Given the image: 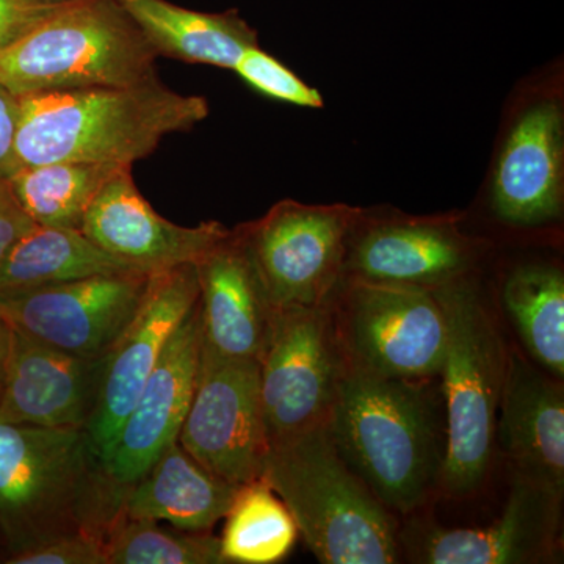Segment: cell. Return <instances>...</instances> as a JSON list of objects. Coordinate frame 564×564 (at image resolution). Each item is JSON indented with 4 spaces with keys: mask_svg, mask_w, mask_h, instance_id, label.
Returning <instances> with one entry per match:
<instances>
[{
    "mask_svg": "<svg viewBox=\"0 0 564 564\" xmlns=\"http://www.w3.org/2000/svg\"><path fill=\"white\" fill-rule=\"evenodd\" d=\"M128 488L115 484L80 429L0 419V549L3 562L76 534L106 538Z\"/></svg>",
    "mask_w": 564,
    "mask_h": 564,
    "instance_id": "obj_1",
    "label": "cell"
},
{
    "mask_svg": "<svg viewBox=\"0 0 564 564\" xmlns=\"http://www.w3.org/2000/svg\"><path fill=\"white\" fill-rule=\"evenodd\" d=\"M20 104L18 169L51 162L132 169L166 135L192 131L209 115L206 98L174 91L159 77L124 87L24 95Z\"/></svg>",
    "mask_w": 564,
    "mask_h": 564,
    "instance_id": "obj_2",
    "label": "cell"
},
{
    "mask_svg": "<svg viewBox=\"0 0 564 564\" xmlns=\"http://www.w3.org/2000/svg\"><path fill=\"white\" fill-rule=\"evenodd\" d=\"M425 380H403L345 364L329 411L334 445L389 510L422 507L443 480L445 429Z\"/></svg>",
    "mask_w": 564,
    "mask_h": 564,
    "instance_id": "obj_3",
    "label": "cell"
},
{
    "mask_svg": "<svg viewBox=\"0 0 564 564\" xmlns=\"http://www.w3.org/2000/svg\"><path fill=\"white\" fill-rule=\"evenodd\" d=\"M263 480L291 511L323 564H392L402 558L391 510L348 466L326 425L274 445Z\"/></svg>",
    "mask_w": 564,
    "mask_h": 564,
    "instance_id": "obj_4",
    "label": "cell"
},
{
    "mask_svg": "<svg viewBox=\"0 0 564 564\" xmlns=\"http://www.w3.org/2000/svg\"><path fill=\"white\" fill-rule=\"evenodd\" d=\"M158 54L120 0H62L0 47V87L17 96L124 87L158 77Z\"/></svg>",
    "mask_w": 564,
    "mask_h": 564,
    "instance_id": "obj_5",
    "label": "cell"
},
{
    "mask_svg": "<svg viewBox=\"0 0 564 564\" xmlns=\"http://www.w3.org/2000/svg\"><path fill=\"white\" fill-rule=\"evenodd\" d=\"M433 291L447 318L440 370L445 403L441 486L464 497L481 488L491 467L508 352L480 292L466 278Z\"/></svg>",
    "mask_w": 564,
    "mask_h": 564,
    "instance_id": "obj_6",
    "label": "cell"
},
{
    "mask_svg": "<svg viewBox=\"0 0 564 564\" xmlns=\"http://www.w3.org/2000/svg\"><path fill=\"white\" fill-rule=\"evenodd\" d=\"M329 310L352 369L403 380L440 375L447 318L433 289L344 280Z\"/></svg>",
    "mask_w": 564,
    "mask_h": 564,
    "instance_id": "obj_7",
    "label": "cell"
},
{
    "mask_svg": "<svg viewBox=\"0 0 564 564\" xmlns=\"http://www.w3.org/2000/svg\"><path fill=\"white\" fill-rule=\"evenodd\" d=\"M362 210L285 199L261 220L239 226L274 311L329 306L345 276L352 228Z\"/></svg>",
    "mask_w": 564,
    "mask_h": 564,
    "instance_id": "obj_8",
    "label": "cell"
},
{
    "mask_svg": "<svg viewBox=\"0 0 564 564\" xmlns=\"http://www.w3.org/2000/svg\"><path fill=\"white\" fill-rule=\"evenodd\" d=\"M344 370L329 306L274 313L272 332L259 358L270 448L325 425Z\"/></svg>",
    "mask_w": 564,
    "mask_h": 564,
    "instance_id": "obj_9",
    "label": "cell"
},
{
    "mask_svg": "<svg viewBox=\"0 0 564 564\" xmlns=\"http://www.w3.org/2000/svg\"><path fill=\"white\" fill-rule=\"evenodd\" d=\"M177 443L204 469L228 484L261 480L270 444L259 361L202 351L198 380Z\"/></svg>",
    "mask_w": 564,
    "mask_h": 564,
    "instance_id": "obj_10",
    "label": "cell"
},
{
    "mask_svg": "<svg viewBox=\"0 0 564 564\" xmlns=\"http://www.w3.org/2000/svg\"><path fill=\"white\" fill-rule=\"evenodd\" d=\"M151 273L96 274L0 293V317L25 336L74 355L101 358L143 303Z\"/></svg>",
    "mask_w": 564,
    "mask_h": 564,
    "instance_id": "obj_11",
    "label": "cell"
},
{
    "mask_svg": "<svg viewBox=\"0 0 564 564\" xmlns=\"http://www.w3.org/2000/svg\"><path fill=\"white\" fill-rule=\"evenodd\" d=\"M199 300L196 263L152 272L139 313L107 351L88 440L104 463L174 332Z\"/></svg>",
    "mask_w": 564,
    "mask_h": 564,
    "instance_id": "obj_12",
    "label": "cell"
},
{
    "mask_svg": "<svg viewBox=\"0 0 564 564\" xmlns=\"http://www.w3.org/2000/svg\"><path fill=\"white\" fill-rule=\"evenodd\" d=\"M560 494L514 474L502 514L478 529L414 519L400 532L402 554L426 564H536L558 554Z\"/></svg>",
    "mask_w": 564,
    "mask_h": 564,
    "instance_id": "obj_13",
    "label": "cell"
},
{
    "mask_svg": "<svg viewBox=\"0 0 564 564\" xmlns=\"http://www.w3.org/2000/svg\"><path fill=\"white\" fill-rule=\"evenodd\" d=\"M477 261V245L458 218L395 217L367 220L361 214L348 242L344 280L437 289L464 280Z\"/></svg>",
    "mask_w": 564,
    "mask_h": 564,
    "instance_id": "obj_14",
    "label": "cell"
},
{
    "mask_svg": "<svg viewBox=\"0 0 564 564\" xmlns=\"http://www.w3.org/2000/svg\"><path fill=\"white\" fill-rule=\"evenodd\" d=\"M202 310L198 303L174 332L131 413L122 423L104 469L129 488L159 455L177 441L191 408L202 361Z\"/></svg>",
    "mask_w": 564,
    "mask_h": 564,
    "instance_id": "obj_15",
    "label": "cell"
},
{
    "mask_svg": "<svg viewBox=\"0 0 564 564\" xmlns=\"http://www.w3.org/2000/svg\"><path fill=\"white\" fill-rule=\"evenodd\" d=\"M101 358L74 355L11 329L0 419L44 429H87L101 388Z\"/></svg>",
    "mask_w": 564,
    "mask_h": 564,
    "instance_id": "obj_16",
    "label": "cell"
},
{
    "mask_svg": "<svg viewBox=\"0 0 564 564\" xmlns=\"http://www.w3.org/2000/svg\"><path fill=\"white\" fill-rule=\"evenodd\" d=\"M80 231L104 251L147 273L196 263L231 234L218 221L185 228L166 220L137 188L132 169L121 170L104 185Z\"/></svg>",
    "mask_w": 564,
    "mask_h": 564,
    "instance_id": "obj_17",
    "label": "cell"
},
{
    "mask_svg": "<svg viewBox=\"0 0 564 564\" xmlns=\"http://www.w3.org/2000/svg\"><path fill=\"white\" fill-rule=\"evenodd\" d=\"M563 184V107L541 98L508 132L494 172L492 209L508 225H543L562 215Z\"/></svg>",
    "mask_w": 564,
    "mask_h": 564,
    "instance_id": "obj_18",
    "label": "cell"
},
{
    "mask_svg": "<svg viewBox=\"0 0 564 564\" xmlns=\"http://www.w3.org/2000/svg\"><path fill=\"white\" fill-rule=\"evenodd\" d=\"M206 355L259 361L274 313L239 231L196 262Z\"/></svg>",
    "mask_w": 564,
    "mask_h": 564,
    "instance_id": "obj_19",
    "label": "cell"
},
{
    "mask_svg": "<svg viewBox=\"0 0 564 564\" xmlns=\"http://www.w3.org/2000/svg\"><path fill=\"white\" fill-rule=\"evenodd\" d=\"M496 440L514 474L563 496V386L519 352L508 355Z\"/></svg>",
    "mask_w": 564,
    "mask_h": 564,
    "instance_id": "obj_20",
    "label": "cell"
},
{
    "mask_svg": "<svg viewBox=\"0 0 564 564\" xmlns=\"http://www.w3.org/2000/svg\"><path fill=\"white\" fill-rule=\"evenodd\" d=\"M237 489L204 469L174 441L129 486L121 511L126 518L165 521L184 532H210L228 513Z\"/></svg>",
    "mask_w": 564,
    "mask_h": 564,
    "instance_id": "obj_21",
    "label": "cell"
},
{
    "mask_svg": "<svg viewBox=\"0 0 564 564\" xmlns=\"http://www.w3.org/2000/svg\"><path fill=\"white\" fill-rule=\"evenodd\" d=\"M155 54L185 63L232 69L259 46L258 32L239 11L204 13L169 0H120Z\"/></svg>",
    "mask_w": 564,
    "mask_h": 564,
    "instance_id": "obj_22",
    "label": "cell"
},
{
    "mask_svg": "<svg viewBox=\"0 0 564 564\" xmlns=\"http://www.w3.org/2000/svg\"><path fill=\"white\" fill-rule=\"evenodd\" d=\"M121 272L141 270L104 251L82 231L35 225L0 261V293Z\"/></svg>",
    "mask_w": 564,
    "mask_h": 564,
    "instance_id": "obj_23",
    "label": "cell"
},
{
    "mask_svg": "<svg viewBox=\"0 0 564 564\" xmlns=\"http://www.w3.org/2000/svg\"><path fill=\"white\" fill-rule=\"evenodd\" d=\"M124 169L131 166L51 162L18 169L7 181L35 225L80 231L104 185Z\"/></svg>",
    "mask_w": 564,
    "mask_h": 564,
    "instance_id": "obj_24",
    "label": "cell"
},
{
    "mask_svg": "<svg viewBox=\"0 0 564 564\" xmlns=\"http://www.w3.org/2000/svg\"><path fill=\"white\" fill-rule=\"evenodd\" d=\"M505 310L534 361L564 377V276L551 263L518 267L505 281Z\"/></svg>",
    "mask_w": 564,
    "mask_h": 564,
    "instance_id": "obj_25",
    "label": "cell"
},
{
    "mask_svg": "<svg viewBox=\"0 0 564 564\" xmlns=\"http://www.w3.org/2000/svg\"><path fill=\"white\" fill-rule=\"evenodd\" d=\"M223 519L221 555L228 564L282 562L299 538L291 511L263 478L239 486Z\"/></svg>",
    "mask_w": 564,
    "mask_h": 564,
    "instance_id": "obj_26",
    "label": "cell"
},
{
    "mask_svg": "<svg viewBox=\"0 0 564 564\" xmlns=\"http://www.w3.org/2000/svg\"><path fill=\"white\" fill-rule=\"evenodd\" d=\"M106 564H228L220 538L162 529L159 522L118 516L104 538Z\"/></svg>",
    "mask_w": 564,
    "mask_h": 564,
    "instance_id": "obj_27",
    "label": "cell"
},
{
    "mask_svg": "<svg viewBox=\"0 0 564 564\" xmlns=\"http://www.w3.org/2000/svg\"><path fill=\"white\" fill-rule=\"evenodd\" d=\"M234 70L248 87L274 101L304 109L323 107V98L318 90L310 87L293 70L259 46L245 52Z\"/></svg>",
    "mask_w": 564,
    "mask_h": 564,
    "instance_id": "obj_28",
    "label": "cell"
},
{
    "mask_svg": "<svg viewBox=\"0 0 564 564\" xmlns=\"http://www.w3.org/2000/svg\"><path fill=\"white\" fill-rule=\"evenodd\" d=\"M7 564H106L102 538L76 534L7 558Z\"/></svg>",
    "mask_w": 564,
    "mask_h": 564,
    "instance_id": "obj_29",
    "label": "cell"
},
{
    "mask_svg": "<svg viewBox=\"0 0 564 564\" xmlns=\"http://www.w3.org/2000/svg\"><path fill=\"white\" fill-rule=\"evenodd\" d=\"M61 3L62 0H0V47L13 43L46 20Z\"/></svg>",
    "mask_w": 564,
    "mask_h": 564,
    "instance_id": "obj_30",
    "label": "cell"
},
{
    "mask_svg": "<svg viewBox=\"0 0 564 564\" xmlns=\"http://www.w3.org/2000/svg\"><path fill=\"white\" fill-rule=\"evenodd\" d=\"M20 96L0 87V177L17 172V135L20 128Z\"/></svg>",
    "mask_w": 564,
    "mask_h": 564,
    "instance_id": "obj_31",
    "label": "cell"
},
{
    "mask_svg": "<svg viewBox=\"0 0 564 564\" xmlns=\"http://www.w3.org/2000/svg\"><path fill=\"white\" fill-rule=\"evenodd\" d=\"M33 226L35 223L18 203L9 181L0 177V261Z\"/></svg>",
    "mask_w": 564,
    "mask_h": 564,
    "instance_id": "obj_32",
    "label": "cell"
},
{
    "mask_svg": "<svg viewBox=\"0 0 564 564\" xmlns=\"http://www.w3.org/2000/svg\"><path fill=\"white\" fill-rule=\"evenodd\" d=\"M11 328L9 323L0 317V383H2L3 369H6L7 355L10 348Z\"/></svg>",
    "mask_w": 564,
    "mask_h": 564,
    "instance_id": "obj_33",
    "label": "cell"
},
{
    "mask_svg": "<svg viewBox=\"0 0 564 564\" xmlns=\"http://www.w3.org/2000/svg\"><path fill=\"white\" fill-rule=\"evenodd\" d=\"M0 562H3V552H2V549H0Z\"/></svg>",
    "mask_w": 564,
    "mask_h": 564,
    "instance_id": "obj_34",
    "label": "cell"
},
{
    "mask_svg": "<svg viewBox=\"0 0 564 564\" xmlns=\"http://www.w3.org/2000/svg\"><path fill=\"white\" fill-rule=\"evenodd\" d=\"M47 2H54V0H47Z\"/></svg>",
    "mask_w": 564,
    "mask_h": 564,
    "instance_id": "obj_35",
    "label": "cell"
}]
</instances>
